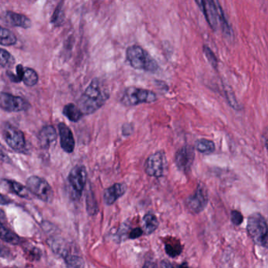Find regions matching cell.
<instances>
[{
  "label": "cell",
  "mask_w": 268,
  "mask_h": 268,
  "mask_svg": "<svg viewBox=\"0 0 268 268\" xmlns=\"http://www.w3.org/2000/svg\"><path fill=\"white\" fill-rule=\"evenodd\" d=\"M2 134L4 140L14 151L18 153L25 152V139L22 131L9 123H4L2 127Z\"/></svg>",
  "instance_id": "8992f818"
},
{
  "label": "cell",
  "mask_w": 268,
  "mask_h": 268,
  "mask_svg": "<svg viewBox=\"0 0 268 268\" xmlns=\"http://www.w3.org/2000/svg\"><path fill=\"white\" fill-rule=\"evenodd\" d=\"M247 230L249 237L259 246H266L268 242V224L260 213H253L248 219Z\"/></svg>",
  "instance_id": "3957f363"
},
{
  "label": "cell",
  "mask_w": 268,
  "mask_h": 268,
  "mask_svg": "<svg viewBox=\"0 0 268 268\" xmlns=\"http://www.w3.org/2000/svg\"><path fill=\"white\" fill-rule=\"evenodd\" d=\"M218 9H219V22L221 26L222 31H223V35L226 38H230L232 36L231 28H230V24H229L228 21L226 20V17L224 15V12H223V8H222L220 4H219L218 6Z\"/></svg>",
  "instance_id": "7402d4cb"
},
{
  "label": "cell",
  "mask_w": 268,
  "mask_h": 268,
  "mask_svg": "<svg viewBox=\"0 0 268 268\" xmlns=\"http://www.w3.org/2000/svg\"><path fill=\"white\" fill-rule=\"evenodd\" d=\"M159 226L158 219L155 215L147 213L143 219V230L144 233L149 235L157 230Z\"/></svg>",
  "instance_id": "d6986e66"
},
{
  "label": "cell",
  "mask_w": 268,
  "mask_h": 268,
  "mask_svg": "<svg viewBox=\"0 0 268 268\" xmlns=\"http://www.w3.org/2000/svg\"><path fill=\"white\" fill-rule=\"evenodd\" d=\"M110 97L107 86L95 78L89 84L78 102V107L84 115L92 114L104 106Z\"/></svg>",
  "instance_id": "6da1fadb"
},
{
  "label": "cell",
  "mask_w": 268,
  "mask_h": 268,
  "mask_svg": "<svg viewBox=\"0 0 268 268\" xmlns=\"http://www.w3.org/2000/svg\"><path fill=\"white\" fill-rule=\"evenodd\" d=\"M87 212L91 215H94L97 213V207L93 193L87 194Z\"/></svg>",
  "instance_id": "f546056e"
},
{
  "label": "cell",
  "mask_w": 268,
  "mask_h": 268,
  "mask_svg": "<svg viewBox=\"0 0 268 268\" xmlns=\"http://www.w3.org/2000/svg\"><path fill=\"white\" fill-rule=\"evenodd\" d=\"M27 187L32 194L43 202H52L54 198V191L51 185L49 184L43 178L37 176H31L26 182Z\"/></svg>",
  "instance_id": "5b68a950"
},
{
  "label": "cell",
  "mask_w": 268,
  "mask_h": 268,
  "mask_svg": "<svg viewBox=\"0 0 268 268\" xmlns=\"http://www.w3.org/2000/svg\"><path fill=\"white\" fill-rule=\"evenodd\" d=\"M194 158V148L193 146L186 145L176 152L175 163L178 169L183 173H188L193 166Z\"/></svg>",
  "instance_id": "30bf717a"
},
{
  "label": "cell",
  "mask_w": 268,
  "mask_h": 268,
  "mask_svg": "<svg viewBox=\"0 0 268 268\" xmlns=\"http://www.w3.org/2000/svg\"><path fill=\"white\" fill-rule=\"evenodd\" d=\"M24 67L22 64H18L16 67V73H11L7 71V77H9L10 80L14 83H20L22 81L23 75H24Z\"/></svg>",
  "instance_id": "4316f807"
},
{
  "label": "cell",
  "mask_w": 268,
  "mask_h": 268,
  "mask_svg": "<svg viewBox=\"0 0 268 268\" xmlns=\"http://www.w3.org/2000/svg\"><path fill=\"white\" fill-rule=\"evenodd\" d=\"M70 186L76 193H82L87 180V169L84 165H77L70 171L68 177Z\"/></svg>",
  "instance_id": "8fae6325"
},
{
  "label": "cell",
  "mask_w": 268,
  "mask_h": 268,
  "mask_svg": "<svg viewBox=\"0 0 268 268\" xmlns=\"http://www.w3.org/2000/svg\"><path fill=\"white\" fill-rule=\"evenodd\" d=\"M17 43V37L11 30L2 27L0 32V44L3 46H12Z\"/></svg>",
  "instance_id": "603a6c76"
},
{
  "label": "cell",
  "mask_w": 268,
  "mask_h": 268,
  "mask_svg": "<svg viewBox=\"0 0 268 268\" xmlns=\"http://www.w3.org/2000/svg\"><path fill=\"white\" fill-rule=\"evenodd\" d=\"M0 64L3 68H11L15 64V59L8 51L2 49L0 51Z\"/></svg>",
  "instance_id": "484cf974"
},
{
  "label": "cell",
  "mask_w": 268,
  "mask_h": 268,
  "mask_svg": "<svg viewBox=\"0 0 268 268\" xmlns=\"http://www.w3.org/2000/svg\"><path fill=\"white\" fill-rule=\"evenodd\" d=\"M38 139L41 147L47 150L57 140L55 128L51 125L44 126L39 133Z\"/></svg>",
  "instance_id": "9a60e30c"
},
{
  "label": "cell",
  "mask_w": 268,
  "mask_h": 268,
  "mask_svg": "<svg viewBox=\"0 0 268 268\" xmlns=\"http://www.w3.org/2000/svg\"><path fill=\"white\" fill-rule=\"evenodd\" d=\"M209 202V195L206 187L203 185L197 186L193 194L186 200V207L192 214H199L206 209Z\"/></svg>",
  "instance_id": "52a82bcc"
},
{
  "label": "cell",
  "mask_w": 268,
  "mask_h": 268,
  "mask_svg": "<svg viewBox=\"0 0 268 268\" xmlns=\"http://www.w3.org/2000/svg\"><path fill=\"white\" fill-rule=\"evenodd\" d=\"M39 77L37 72L31 68H24L22 81L28 87H34L38 83Z\"/></svg>",
  "instance_id": "cb8c5ba5"
},
{
  "label": "cell",
  "mask_w": 268,
  "mask_h": 268,
  "mask_svg": "<svg viewBox=\"0 0 268 268\" xmlns=\"http://www.w3.org/2000/svg\"><path fill=\"white\" fill-rule=\"evenodd\" d=\"M195 149L202 154L209 155L215 151L216 146H215V143L211 140L200 139L195 143Z\"/></svg>",
  "instance_id": "ffe728a7"
},
{
  "label": "cell",
  "mask_w": 268,
  "mask_h": 268,
  "mask_svg": "<svg viewBox=\"0 0 268 268\" xmlns=\"http://www.w3.org/2000/svg\"><path fill=\"white\" fill-rule=\"evenodd\" d=\"M205 1H206V0H195V2H196L197 5L198 6L200 11H202L203 7H204Z\"/></svg>",
  "instance_id": "e575fe53"
},
{
  "label": "cell",
  "mask_w": 268,
  "mask_h": 268,
  "mask_svg": "<svg viewBox=\"0 0 268 268\" xmlns=\"http://www.w3.org/2000/svg\"><path fill=\"white\" fill-rule=\"evenodd\" d=\"M144 233L143 229L137 227V228L133 229L130 233H129V239H136L138 238L141 237L142 235Z\"/></svg>",
  "instance_id": "836d02e7"
},
{
  "label": "cell",
  "mask_w": 268,
  "mask_h": 268,
  "mask_svg": "<svg viewBox=\"0 0 268 268\" xmlns=\"http://www.w3.org/2000/svg\"><path fill=\"white\" fill-rule=\"evenodd\" d=\"M64 259L67 266L71 267H81L84 265L82 258L77 256H67L66 257H64Z\"/></svg>",
  "instance_id": "f1b7e54d"
},
{
  "label": "cell",
  "mask_w": 268,
  "mask_h": 268,
  "mask_svg": "<svg viewBox=\"0 0 268 268\" xmlns=\"http://www.w3.org/2000/svg\"><path fill=\"white\" fill-rule=\"evenodd\" d=\"M62 113L64 117H66L72 122H78L84 115L80 107L73 103L64 106Z\"/></svg>",
  "instance_id": "ac0fdd59"
},
{
  "label": "cell",
  "mask_w": 268,
  "mask_h": 268,
  "mask_svg": "<svg viewBox=\"0 0 268 268\" xmlns=\"http://www.w3.org/2000/svg\"><path fill=\"white\" fill-rule=\"evenodd\" d=\"M182 249L181 245L180 242H167L165 243V252L171 257H176L181 254Z\"/></svg>",
  "instance_id": "d4e9b609"
},
{
  "label": "cell",
  "mask_w": 268,
  "mask_h": 268,
  "mask_svg": "<svg viewBox=\"0 0 268 268\" xmlns=\"http://www.w3.org/2000/svg\"><path fill=\"white\" fill-rule=\"evenodd\" d=\"M0 107L5 111L18 113L28 110L30 105L23 97L2 92L0 95Z\"/></svg>",
  "instance_id": "9c48e42d"
},
{
  "label": "cell",
  "mask_w": 268,
  "mask_h": 268,
  "mask_svg": "<svg viewBox=\"0 0 268 268\" xmlns=\"http://www.w3.org/2000/svg\"><path fill=\"white\" fill-rule=\"evenodd\" d=\"M126 58L131 66L136 70H145L150 73L158 71L159 66L157 61L140 46L129 47L126 51Z\"/></svg>",
  "instance_id": "7a4b0ae2"
},
{
  "label": "cell",
  "mask_w": 268,
  "mask_h": 268,
  "mask_svg": "<svg viewBox=\"0 0 268 268\" xmlns=\"http://www.w3.org/2000/svg\"><path fill=\"white\" fill-rule=\"evenodd\" d=\"M58 127L61 148L65 153H73L75 149V140L71 129L64 123L58 124Z\"/></svg>",
  "instance_id": "4fadbf2b"
},
{
  "label": "cell",
  "mask_w": 268,
  "mask_h": 268,
  "mask_svg": "<svg viewBox=\"0 0 268 268\" xmlns=\"http://www.w3.org/2000/svg\"><path fill=\"white\" fill-rule=\"evenodd\" d=\"M167 168V158L164 151L153 153L146 160L145 171L151 177L160 178L164 176Z\"/></svg>",
  "instance_id": "ba28073f"
},
{
  "label": "cell",
  "mask_w": 268,
  "mask_h": 268,
  "mask_svg": "<svg viewBox=\"0 0 268 268\" xmlns=\"http://www.w3.org/2000/svg\"><path fill=\"white\" fill-rule=\"evenodd\" d=\"M28 249V256H29V259L31 260H38L40 259V256H41V253H40V251L39 250V249L37 248L31 247L30 249Z\"/></svg>",
  "instance_id": "1f68e13d"
},
{
  "label": "cell",
  "mask_w": 268,
  "mask_h": 268,
  "mask_svg": "<svg viewBox=\"0 0 268 268\" xmlns=\"http://www.w3.org/2000/svg\"><path fill=\"white\" fill-rule=\"evenodd\" d=\"M219 4L218 0H206L202 11L206 17L208 24L213 31H216L219 24Z\"/></svg>",
  "instance_id": "7c38bea8"
},
{
  "label": "cell",
  "mask_w": 268,
  "mask_h": 268,
  "mask_svg": "<svg viewBox=\"0 0 268 268\" xmlns=\"http://www.w3.org/2000/svg\"><path fill=\"white\" fill-rule=\"evenodd\" d=\"M266 148H267V150H268V138H267V139H266Z\"/></svg>",
  "instance_id": "d590c367"
},
{
  "label": "cell",
  "mask_w": 268,
  "mask_h": 268,
  "mask_svg": "<svg viewBox=\"0 0 268 268\" xmlns=\"http://www.w3.org/2000/svg\"><path fill=\"white\" fill-rule=\"evenodd\" d=\"M226 96L227 97V100H228L230 106L234 109H238L239 105L238 103L237 100L235 98L234 96H233V93L230 92V91H226Z\"/></svg>",
  "instance_id": "d6a6232c"
},
{
  "label": "cell",
  "mask_w": 268,
  "mask_h": 268,
  "mask_svg": "<svg viewBox=\"0 0 268 268\" xmlns=\"http://www.w3.org/2000/svg\"><path fill=\"white\" fill-rule=\"evenodd\" d=\"M230 219L233 224L239 226L243 222V216L239 211L233 210L230 213Z\"/></svg>",
  "instance_id": "4dcf8cb0"
},
{
  "label": "cell",
  "mask_w": 268,
  "mask_h": 268,
  "mask_svg": "<svg viewBox=\"0 0 268 268\" xmlns=\"http://www.w3.org/2000/svg\"><path fill=\"white\" fill-rule=\"evenodd\" d=\"M6 20L10 24L15 27L28 28L31 26V21L27 16L18 13L7 11L5 14Z\"/></svg>",
  "instance_id": "2e32d148"
},
{
  "label": "cell",
  "mask_w": 268,
  "mask_h": 268,
  "mask_svg": "<svg viewBox=\"0 0 268 268\" xmlns=\"http://www.w3.org/2000/svg\"><path fill=\"white\" fill-rule=\"evenodd\" d=\"M203 51H204L205 55L206 56V58H207L208 61L210 63L211 65H212L215 70H217L218 60L217 58H216L214 53H213V51L206 45L203 46Z\"/></svg>",
  "instance_id": "83f0119b"
},
{
  "label": "cell",
  "mask_w": 268,
  "mask_h": 268,
  "mask_svg": "<svg viewBox=\"0 0 268 268\" xmlns=\"http://www.w3.org/2000/svg\"><path fill=\"white\" fill-rule=\"evenodd\" d=\"M157 99L155 93L150 90L130 87L126 89L122 95L121 103L127 107H131L142 103H154Z\"/></svg>",
  "instance_id": "277c9868"
},
{
  "label": "cell",
  "mask_w": 268,
  "mask_h": 268,
  "mask_svg": "<svg viewBox=\"0 0 268 268\" xmlns=\"http://www.w3.org/2000/svg\"><path fill=\"white\" fill-rule=\"evenodd\" d=\"M127 187L123 183H115L105 190L104 198L105 204L107 206H111L115 203L120 197L125 193Z\"/></svg>",
  "instance_id": "5bb4252c"
},
{
  "label": "cell",
  "mask_w": 268,
  "mask_h": 268,
  "mask_svg": "<svg viewBox=\"0 0 268 268\" xmlns=\"http://www.w3.org/2000/svg\"><path fill=\"white\" fill-rule=\"evenodd\" d=\"M6 184H7L8 187L11 192L18 195L22 198L29 199L31 198L30 196L29 190L27 186H24L21 183L14 181V180H4Z\"/></svg>",
  "instance_id": "e0dca14e"
},
{
  "label": "cell",
  "mask_w": 268,
  "mask_h": 268,
  "mask_svg": "<svg viewBox=\"0 0 268 268\" xmlns=\"http://www.w3.org/2000/svg\"><path fill=\"white\" fill-rule=\"evenodd\" d=\"M1 239L11 245H18L21 242V239L18 235L7 228L3 223L1 224Z\"/></svg>",
  "instance_id": "44dd1931"
}]
</instances>
